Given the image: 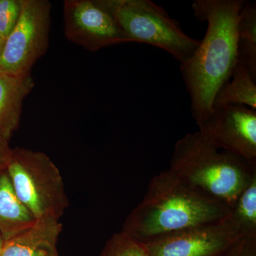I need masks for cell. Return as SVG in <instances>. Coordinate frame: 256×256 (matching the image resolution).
Wrapping results in <instances>:
<instances>
[{
  "label": "cell",
  "instance_id": "ffe728a7",
  "mask_svg": "<svg viewBox=\"0 0 256 256\" xmlns=\"http://www.w3.org/2000/svg\"><path fill=\"white\" fill-rule=\"evenodd\" d=\"M5 40H5L4 37L2 36L1 34H0V54H1L3 47H4Z\"/></svg>",
  "mask_w": 256,
  "mask_h": 256
},
{
  "label": "cell",
  "instance_id": "7402d4cb",
  "mask_svg": "<svg viewBox=\"0 0 256 256\" xmlns=\"http://www.w3.org/2000/svg\"><path fill=\"white\" fill-rule=\"evenodd\" d=\"M6 169V164H0V172Z\"/></svg>",
  "mask_w": 256,
  "mask_h": 256
},
{
  "label": "cell",
  "instance_id": "44dd1931",
  "mask_svg": "<svg viewBox=\"0 0 256 256\" xmlns=\"http://www.w3.org/2000/svg\"><path fill=\"white\" fill-rule=\"evenodd\" d=\"M4 239H3L2 237L0 236V254H1L3 247H4Z\"/></svg>",
  "mask_w": 256,
  "mask_h": 256
},
{
  "label": "cell",
  "instance_id": "5b68a950",
  "mask_svg": "<svg viewBox=\"0 0 256 256\" xmlns=\"http://www.w3.org/2000/svg\"><path fill=\"white\" fill-rule=\"evenodd\" d=\"M6 172L20 201L35 220H60L69 206L60 169L42 152L12 150Z\"/></svg>",
  "mask_w": 256,
  "mask_h": 256
},
{
  "label": "cell",
  "instance_id": "30bf717a",
  "mask_svg": "<svg viewBox=\"0 0 256 256\" xmlns=\"http://www.w3.org/2000/svg\"><path fill=\"white\" fill-rule=\"evenodd\" d=\"M63 230L60 220L44 218L4 242L0 256H60L58 239Z\"/></svg>",
  "mask_w": 256,
  "mask_h": 256
},
{
  "label": "cell",
  "instance_id": "7c38bea8",
  "mask_svg": "<svg viewBox=\"0 0 256 256\" xmlns=\"http://www.w3.org/2000/svg\"><path fill=\"white\" fill-rule=\"evenodd\" d=\"M36 222L16 195L6 169L0 172V236L14 238Z\"/></svg>",
  "mask_w": 256,
  "mask_h": 256
},
{
  "label": "cell",
  "instance_id": "3957f363",
  "mask_svg": "<svg viewBox=\"0 0 256 256\" xmlns=\"http://www.w3.org/2000/svg\"><path fill=\"white\" fill-rule=\"evenodd\" d=\"M170 170L230 208L256 176L255 165L218 149L198 132L178 140Z\"/></svg>",
  "mask_w": 256,
  "mask_h": 256
},
{
  "label": "cell",
  "instance_id": "4fadbf2b",
  "mask_svg": "<svg viewBox=\"0 0 256 256\" xmlns=\"http://www.w3.org/2000/svg\"><path fill=\"white\" fill-rule=\"evenodd\" d=\"M229 105L245 106L256 110V80L240 63L232 78L216 94L212 110Z\"/></svg>",
  "mask_w": 256,
  "mask_h": 256
},
{
  "label": "cell",
  "instance_id": "2e32d148",
  "mask_svg": "<svg viewBox=\"0 0 256 256\" xmlns=\"http://www.w3.org/2000/svg\"><path fill=\"white\" fill-rule=\"evenodd\" d=\"M101 256H148V252L144 242L121 232L106 242Z\"/></svg>",
  "mask_w": 256,
  "mask_h": 256
},
{
  "label": "cell",
  "instance_id": "ac0fdd59",
  "mask_svg": "<svg viewBox=\"0 0 256 256\" xmlns=\"http://www.w3.org/2000/svg\"><path fill=\"white\" fill-rule=\"evenodd\" d=\"M224 256H256V236L242 237Z\"/></svg>",
  "mask_w": 256,
  "mask_h": 256
},
{
  "label": "cell",
  "instance_id": "d6986e66",
  "mask_svg": "<svg viewBox=\"0 0 256 256\" xmlns=\"http://www.w3.org/2000/svg\"><path fill=\"white\" fill-rule=\"evenodd\" d=\"M11 152L8 140L0 136V164H6Z\"/></svg>",
  "mask_w": 256,
  "mask_h": 256
},
{
  "label": "cell",
  "instance_id": "8992f818",
  "mask_svg": "<svg viewBox=\"0 0 256 256\" xmlns=\"http://www.w3.org/2000/svg\"><path fill=\"white\" fill-rule=\"evenodd\" d=\"M50 11L48 0H22L20 20L0 54V73L31 74L34 64L48 50Z\"/></svg>",
  "mask_w": 256,
  "mask_h": 256
},
{
  "label": "cell",
  "instance_id": "6da1fadb",
  "mask_svg": "<svg viewBox=\"0 0 256 256\" xmlns=\"http://www.w3.org/2000/svg\"><path fill=\"white\" fill-rule=\"evenodd\" d=\"M244 2L196 0L192 4L197 20L208 24L198 50L180 66L197 126L212 114L216 94L238 65V24Z\"/></svg>",
  "mask_w": 256,
  "mask_h": 256
},
{
  "label": "cell",
  "instance_id": "e0dca14e",
  "mask_svg": "<svg viewBox=\"0 0 256 256\" xmlns=\"http://www.w3.org/2000/svg\"><path fill=\"white\" fill-rule=\"evenodd\" d=\"M22 8V0H0V34L5 40L16 26Z\"/></svg>",
  "mask_w": 256,
  "mask_h": 256
},
{
  "label": "cell",
  "instance_id": "52a82bcc",
  "mask_svg": "<svg viewBox=\"0 0 256 256\" xmlns=\"http://www.w3.org/2000/svg\"><path fill=\"white\" fill-rule=\"evenodd\" d=\"M64 20L66 37L89 52L130 43L100 0H65Z\"/></svg>",
  "mask_w": 256,
  "mask_h": 256
},
{
  "label": "cell",
  "instance_id": "8fae6325",
  "mask_svg": "<svg viewBox=\"0 0 256 256\" xmlns=\"http://www.w3.org/2000/svg\"><path fill=\"white\" fill-rule=\"evenodd\" d=\"M34 87L31 74L12 76L0 73V136L9 140L18 130L24 101Z\"/></svg>",
  "mask_w": 256,
  "mask_h": 256
},
{
  "label": "cell",
  "instance_id": "277c9868",
  "mask_svg": "<svg viewBox=\"0 0 256 256\" xmlns=\"http://www.w3.org/2000/svg\"><path fill=\"white\" fill-rule=\"evenodd\" d=\"M130 43L146 44L169 53L182 64L201 41L188 36L166 10L150 0H100Z\"/></svg>",
  "mask_w": 256,
  "mask_h": 256
},
{
  "label": "cell",
  "instance_id": "ba28073f",
  "mask_svg": "<svg viewBox=\"0 0 256 256\" xmlns=\"http://www.w3.org/2000/svg\"><path fill=\"white\" fill-rule=\"evenodd\" d=\"M198 131L216 148L256 166V110L229 105L212 110Z\"/></svg>",
  "mask_w": 256,
  "mask_h": 256
},
{
  "label": "cell",
  "instance_id": "5bb4252c",
  "mask_svg": "<svg viewBox=\"0 0 256 256\" xmlns=\"http://www.w3.org/2000/svg\"><path fill=\"white\" fill-rule=\"evenodd\" d=\"M238 63L256 80V6L244 2L238 24Z\"/></svg>",
  "mask_w": 256,
  "mask_h": 256
},
{
  "label": "cell",
  "instance_id": "9a60e30c",
  "mask_svg": "<svg viewBox=\"0 0 256 256\" xmlns=\"http://www.w3.org/2000/svg\"><path fill=\"white\" fill-rule=\"evenodd\" d=\"M227 218L242 236H256V176L234 202Z\"/></svg>",
  "mask_w": 256,
  "mask_h": 256
},
{
  "label": "cell",
  "instance_id": "9c48e42d",
  "mask_svg": "<svg viewBox=\"0 0 256 256\" xmlns=\"http://www.w3.org/2000/svg\"><path fill=\"white\" fill-rule=\"evenodd\" d=\"M228 218L144 242L148 256H224L242 238Z\"/></svg>",
  "mask_w": 256,
  "mask_h": 256
},
{
  "label": "cell",
  "instance_id": "7a4b0ae2",
  "mask_svg": "<svg viewBox=\"0 0 256 256\" xmlns=\"http://www.w3.org/2000/svg\"><path fill=\"white\" fill-rule=\"evenodd\" d=\"M230 208L166 170L152 180L142 201L128 216L122 232L140 242L227 218Z\"/></svg>",
  "mask_w": 256,
  "mask_h": 256
}]
</instances>
